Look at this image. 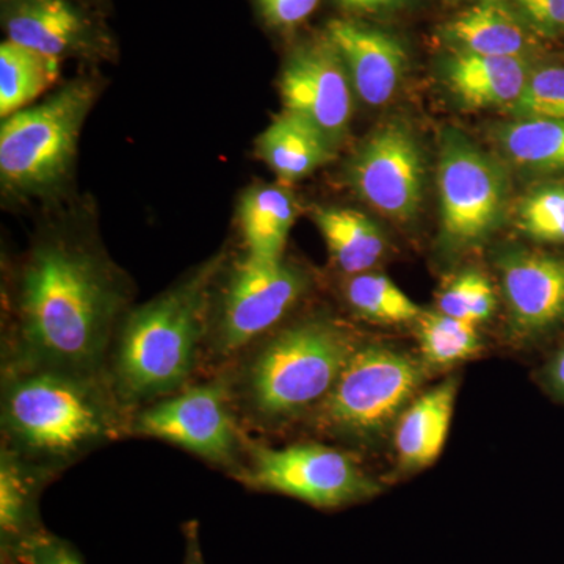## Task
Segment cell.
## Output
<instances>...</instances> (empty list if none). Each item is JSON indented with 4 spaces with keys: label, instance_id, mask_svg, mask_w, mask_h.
<instances>
[{
    "label": "cell",
    "instance_id": "9a60e30c",
    "mask_svg": "<svg viewBox=\"0 0 564 564\" xmlns=\"http://www.w3.org/2000/svg\"><path fill=\"white\" fill-rule=\"evenodd\" d=\"M9 452L0 454V555L2 564H22L25 552L44 533L39 500L50 484Z\"/></svg>",
    "mask_w": 564,
    "mask_h": 564
},
{
    "label": "cell",
    "instance_id": "1f68e13d",
    "mask_svg": "<svg viewBox=\"0 0 564 564\" xmlns=\"http://www.w3.org/2000/svg\"><path fill=\"white\" fill-rule=\"evenodd\" d=\"M522 18L544 35L564 31V0H514Z\"/></svg>",
    "mask_w": 564,
    "mask_h": 564
},
{
    "label": "cell",
    "instance_id": "2e32d148",
    "mask_svg": "<svg viewBox=\"0 0 564 564\" xmlns=\"http://www.w3.org/2000/svg\"><path fill=\"white\" fill-rule=\"evenodd\" d=\"M532 66L524 57H491L456 51L445 62V80L469 109H510L524 91Z\"/></svg>",
    "mask_w": 564,
    "mask_h": 564
},
{
    "label": "cell",
    "instance_id": "603a6c76",
    "mask_svg": "<svg viewBox=\"0 0 564 564\" xmlns=\"http://www.w3.org/2000/svg\"><path fill=\"white\" fill-rule=\"evenodd\" d=\"M61 61L13 41L0 46V115L17 113L58 80Z\"/></svg>",
    "mask_w": 564,
    "mask_h": 564
},
{
    "label": "cell",
    "instance_id": "ffe728a7",
    "mask_svg": "<svg viewBox=\"0 0 564 564\" xmlns=\"http://www.w3.org/2000/svg\"><path fill=\"white\" fill-rule=\"evenodd\" d=\"M445 39L458 51L491 57H524L530 36L524 22L500 2H484L445 25Z\"/></svg>",
    "mask_w": 564,
    "mask_h": 564
},
{
    "label": "cell",
    "instance_id": "d4e9b609",
    "mask_svg": "<svg viewBox=\"0 0 564 564\" xmlns=\"http://www.w3.org/2000/svg\"><path fill=\"white\" fill-rule=\"evenodd\" d=\"M345 299L359 317L384 325L417 322L423 313L402 289L380 273L352 274L345 284Z\"/></svg>",
    "mask_w": 564,
    "mask_h": 564
},
{
    "label": "cell",
    "instance_id": "8992f818",
    "mask_svg": "<svg viewBox=\"0 0 564 564\" xmlns=\"http://www.w3.org/2000/svg\"><path fill=\"white\" fill-rule=\"evenodd\" d=\"M425 377V364L413 356L359 344L332 392L311 414L314 426L343 440L378 436L410 406Z\"/></svg>",
    "mask_w": 564,
    "mask_h": 564
},
{
    "label": "cell",
    "instance_id": "f546056e",
    "mask_svg": "<svg viewBox=\"0 0 564 564\" xmlns=\"http://www.w3.org/2000/svg\"><path fill=\"white\" fill-rule=\"evenodd\" d=\"M22 564H85L80 552L69 541L46 532L25 552Z\"/></svg>",
    "mask_w": 564,
    "mask_h": 564
},
{
    "label": "cell",
    "instance_id": "d6986e66",
    "mask_svg": "<svg viewBox=\"0 0 564 564\" xmlns=\"http://www.w3.org/2000/svg\"><path fill=\"white\" fill-rule=\"evenodd\" d=\"M87 24L68 0H21L9 14V41L61 61L79 46Z\"/></svg>",
    "mask_w": 564,
    "mask_h": 564
},
{
    "label": "cell",
    "instance_id": "ba28073f",
    "mask_svg": "<svg viewBox=\"0 0 564 564\" xmlns=\"http://www.w3.org/2000/svg\"><path fill=\"white\" fill-rule=\"evenodd\" d=\"M128 433L176 445L234 478L242 470L250 441L221 372L133 411Z\"/></svg>",
    "mask_w": 564,
    "mask_h": 564
},
{
    "label": "cell",
    "instance_id": "d6a6232c",
    "mask_svg": "<svg viewBox=\"0 0 564 564\" xmlns=\"http://www.w3.org/2000/svg\"><path fill=\"white\" fill-rule=\"evenodd\" d=\"M184 562L182 564H206L202 551V541H199L198 522H188L184 525Z\"/></svg>",
    "mask_w": 564,
    "mask_h": 564
},
{
    "label": "cell",
    "instance_id": "30bf717a",
    "mask_svg": "<svg viewBox=\"0 0 564 564\" xmlns=\"http://www.w3.org/2000/svg\"><path fill=\"white\" fill-rule=\"evenodd\" d=\"M437 187L441 228L447 243L474 247L502 221L508 191L502 166L462 132L444 133Z\"/></svg>",
    "mask_w": 564,
    "mask_h": 564
},
{
    "label": "cell",
    "instance_id": "83f0119b",
    "mask_svg": "<svg viewBox=\"0 0 564 564\" xmlns=\"http://www.w3.org/2000/svg\"><path fill=\"white\" fill-rule=\"evenodd\" d=\"M496 310V293L488 278L475 270L456 274L437 295V311L480 325Z\"/></svg>",
    "mask_w": 564,
    "mask_h": 564
},
{
    "label": "cell",
    "instance_id": "8fae6325",
    "mask_svg": "<svg viewBox=\"0 0 564 564\" xmlns=\"http://www.w3.org/2000/svg\"><path fill=\"white\" fill-rule=\"evenodd\" d=\"M347 177L364 202L392 220H411L421 209L425 163L406 126L377 129L352 155Z\"/></svg>",
    "mask_w": 564,
    "mask_h": 564
},
{
    "label": "cell",
    "instance_id": "4dcf8cb0",
    "mask_svg": "<svg viewBox=\"0 0 564 564\" xmlns=\"http://www.w3.org/2000/svg\"><path fill=\"white\" fill-rule=\"evenodd\" d=\"M321 0H258L262 17L273 28L291 29L314 13Z\"/></svg>",
    "mask_w": 564,
    "mask_h": 564
},
{
    "label": "cell",
    "instance_id": "9c48e42d",
    "mask_svg": "<svg viewBox=\"0 0 564 564\" xmlns=\"http://www.w3.org/2000/svg\"><path fill=\"white\" fill-rule=\"evenodd\" d=\"M236 478L254 491L282 494L318 510H340L381 492L350 454L317 443L270 447L250 440Z\"/></svg>",
    "mask_w": 564,
    "mask_h": 564
},
{
    "label": "cell",
    "instance_id": "4fadbf2b",
    "mask_svg": "<svg viewBox=\"0 0 564 564\" xmlns=\"http://www.w3.org/2000/svg\"><path fill=\"white\" fill-rule=\"evenodd\" d=\"M511 321L521 333L534 334L564 321V259L510 250L499 259Z\"/></svg>",
    "mask_w": 564,
    "mask_h": 564
},
{
    "label": "cell",
    "instance_id": "7c38bea8",
    "mask_svg": "<svg viewBox=\"0 0 564 564\" xmlns=\"http://www.w3.org/2000/svg\"><path fill=\"white\" fill-rule=\"evenodd\" d=\"M284 110L313 124L337 150L350 128L352 85L328 36L292 52L282 68Z\"/></svg>",
    "mask_w": 564,
    "mask_h": 564
},
{
    "label": "cell",
    "instance_id": "52a82bcc",
    "mask_svg": "<svg viewBox=\"0 0 564 564\" xmlns=\"http://www.w3.org/2000/svg\"><path fill=\"white\" fill-rule=\"evenodd\" d=\"M95 85L76 80L47 101L10 115L0 126V177L18 192H40L69 170Z\"/></svg>",
    "mask_w": 564,
    "mask_h": 564
},
{
    "label": "cell",
    "instance_id": "d590c367",
    "mask_svg": "<svg viewBox=\"0 0 564 564\" xmlns=\"http://www.w3.org/2000/svg\"><path fill=\"white\" fill-rule=\"evenodd\" d=\"M485 2H503V0H485Z\"/></svg>",
    "mask_w": 564,
    "mask_h": 564
},
{
    "label": "cell",
    "instance_id": "cb8c5ba5",
    "mask_svg": "<svg viewBox=\"0 0 564 564\" xmlns=\"http://www.w3.org/2000/svg\"><path fill=\"white\" fill-rule=\"evenodd\" d=\"M507 158L534 172L564 170V121L529 118L516 120L497 133Z\"/></svg>",
    "mask_w": 564,
    "mask_h": 564
},
{
    "label": "cell",
    "instance_id": "7402d4cb",
    "mask_svg": "<svg viewBox=\"0 0 564 564\" xmlns=\"http://www.w3.org/2000/svg\"><path fill=\"white\" fill-rule=\"evenodd\" d=\"M295 217V204L284 188L262 184L247 191L239 218L248 254L267 261L281 259Z\"/></svg>",
    "mask_w": 564,
    "mask_h": 564
},
{
    "label": "cell",
    "instance_id": "836d02e7",
    "mask_svg": "<svg viewBox=\"0 0 564 564\" xmlns=\"http://www.w3.org/2000/svg\"><path fill=\"white\" fill-rule=\"evenodd\" d=\"M344 10L352 13H378V11L395 9L404 0H337Z\"/></svg>",
    "mask_w": 564,
    "mask_h": 564
},
{
    "label": "cell",
    "instance_id": "277c9868",
    "mask_svg": "<svg viewBox=\"0 0 564 564\" xmlns=\"http://www.w3.org/2000/svg\"><path fill=\"white\" fill-rule=\"evenodd\" d=\"M358 347L350 329L326 317L267 334L220 370L243 429H280L313 414Z\"/></svg>",
    "mask_w": 564,
    "mask_h": 564
},
{
    "label": "cell",
    "instance_id": "6da1fadb",
    "mask_svg": "<svg viewBox=\"0 0 564 564\" xmlns=\"http://www.w3.org/2000/svg\"><path fill=\"white\" fill-rule=\"evenodd\" d=\"M126 302L120 273L98 252L65 240L39 245L18 274L2 375L104 377Z\"/></svg>",
    "mask_w": 564,
    "mask_h": 564
},
{
    "label": "cell",
    "instance_id": "e575fe53",
    "mask_svg": "<svg viewBox=\"0 0 564 564\" xmlns=\"http://www.w3.org/2000/svg\"><path fill=\"white\" fill-rule=\"evenodd\" d=\"M547 380L551 388L564 399V347L549 364Z\"/></svg>",
    "mask_w": 564,
    "mask_h": 564
},
{
    "label": "cell",
    "instance_id": "3957f363",
    "mask_svg": "<svg viewBox=\"0 0 564 564\" xmlns=\"http://www.w3.org/2000/svg\"><path fill=\"white\" fill-rule=\"evenodd\" d=\"M129 417L104 377L51 370L2 375V451L50 480L129 436Z\"/></svg>",
    "mask_w": 564,
    "mask_h": 564
},
{
    "label": "cell",
    "instance_id": "7a4b0ae2",
    "mask_svg": "<svg viewBox=\"0 0 564 564\" xmlns=\"http://www.w3.org/2000/svg\"><path fill=\"white\" fill-rule=\"evenodd\" d=\"M221 267L220 254L122 318L104 378L129 414L196 383Z\"/></svg>",
    "mask_w": 564,
    "mask_h": 564
},
{
    "label": "cell",
    "instance_id": "484cf974",
    "mask_svg": "<svg viewBox=\"0 0 564 564\" xmlns=\"http://www.w3.org/2000/svg\"><path fill=\"white\" fill-rule=\"evenodd\" d=\"M417 339L423 362L451 367L477 355L481 348L477 325L443 313H422L417 318Z\"/></svg>",
    "mask_w": 564,
    "mask_h": 564
},
{
    "label": "cell",
    "instance_id": "44dd1931",
    "mask_svg": "<svg viewBox=\"0 0 564 564\" xmlns=\"http://www.w3.org/2000/svg\"><path fill=\"white\" fill-rule=\"evenodd\" d=\"M314 221L334 263L351 276L373 269L388 248L383 229L361 212L318 207L314 210Z\"/></svg>",
    "mask_w": 564,
    "mask_h": 564
},
{
    "label": "cell",
    "instance_id": "f1b7e54d",
    "mask_svg": "<svg viewBox=\"0 0 564 564\" xmlns=\"http://www.w3.org/2000/svg\"><path fill=\"white\" fill-rule=\"evenodd\" d=\"M508 110L518 120L545 118L564 121L563 66H545L532 70L524 91Z\"/></svg>",
    "mask_w": 564,
    "mask_h": 564
},
{
    "label": "cell",
    "instance_id": "e0dca14e",
    "mask_svg": "<svg viewBox=\"0 0 564 564\" xmlns=\"http://www.w3.org/2000/svg\"><path fill=\"white\" fill-rule=\"evenodd\" d=\"M456 392V380H445L415 399L400 415L395 451L404 469H423L436 462L451 430Z\"/></svg>",
    "mask_w": 564,
    "mask_h": 564
},
{
    "label": "cell",
    "instance_id": "5b68a950",
    "mask_svg": "<svg viewBox=\"0 0 564 564\" xmlns=\"http://www.w3.org/2000/svg\"><path fill=\"white\" fill-rule=\"evenodd\" d=\"M310 289V276L284 259L252 258L237 262L212 300L204 369L220 372L237 356L276 328Z\"/></svg>",
    "mask_w": 564,
    "mask_h": 564
},
{
    "label": "cell",
    "instance_id": "ac0fdd59",
    "mask_svg": "<svg viewBox=\"0 0 564 564\" xmlns=\"http://www.w3.org/2000/svg\"><path fill=\"white\" fill-rule=\"evenodd\" d=\"M256 151L282 184L304 180L334 158V148L313 124L285 110L258 137Z\"/></svg>",
    "mask_w": 564,
    "mask_h": 564
},
{
    "label": "cell",
    "instance_id": "5bb4252c",
    "mask_svg": "<svg viewBox=\"0 0 564 564\" xmlns=\"http://www.w3.org/2000/svg\"><path fill=\"white\" fill-rule=\"evenodd\" d=\"M326 36L343 57L359 98L375 107L391 101L406 74L402 43L389 33L345 20L329 22Z\"/></svg>",
    "mask_w": 564,
    "mask_h": 564
},
{
    "label": "cell",
    "instance_id": "4316f807",
    "mask_svg": "<svg viewBox=\"0 0 564 564\" xmlns=\"http://www.w3.org/2000/svg\"><path fill=\"white\" fill-rule=\"evenodd\" d=\"M514 221L536 242L564 243V184L541 185L522 196Z\"/></svg>",
    "mask_w": 564,
    "mask_h": 564
}]
</instances>
